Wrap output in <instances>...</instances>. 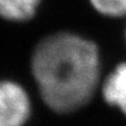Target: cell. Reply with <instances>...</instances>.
<instances>
[{"label": "cell", "mask_w": 126, "mask_h": 126, "mask_svg": "<svg viewBox=\"0 0 126 126\" xmlns=\"http://www.w3.org/2000/svg\"><path fill=\"white\" fill-rule=\"evenodd\" d=\"M30 115V100L17 83L0 81V126H24Z\"/></svg>", "instance_id": "cell-2"}, {"label": "cell", "mask_w": 126, "mask_h": 126, "mask_svg": "<svg viewBox=\"0 0 126 126\" xmlns=\"http://www.w3.org/2000/svg\"><path fill=\"white\" fill-rule=\"evenodd\" d=\"M103 96L108 104L118 107L126 115V63L118 65L106 78Z\"/></svg>", "instance_id": "cell-3"}, {"label": "cell", "mask_w": 126, "mask_h": 126, "mask_svg": "<svg viewBox=\"0 0 126 126\" xmlns=\"http://www.w3.org/2000/svg\"><path fill=\"white\" fill-rule=\"evenodd\" d=\"M99 55L92 41L73 33H56L36 48L31 68L44 102L57 113L87 104L99 78Z\"/></svg>", "instance_id": "cell-1"}, {"label": "cell", "mask_w": 126, "mask_h": 126, "mask_svg": "<svg viewBox=\"0 0 126 126\" xmlns=\"http://www.w3.org/2000/svg\"><path fill=\"white\" fill-rule=\"evenodd\" d=\"M93 7L108 17H123L126 15V0H89Z\"/></svg>", "instance_id": "cell-5"}, {"label": "cell", "mask_w": 126, "mask_h": 126, "mask_svg": "<svg viewBox=\"0 0 126 126\" xmlns=\"http://www.w3.org/2000/svg\"><path fill=\"white\" fill-rule=\"evenodd\" d=\"M40 0H0V16L12 21H24L35 15Z\"/></svg>", "instance_id": "cell-4"}]
</instances>
